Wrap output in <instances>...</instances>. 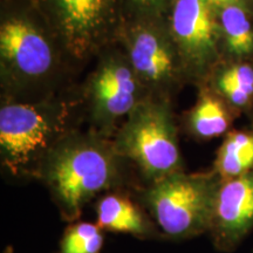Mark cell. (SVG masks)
<instances>
[{"label": "cell", "mask_w": 253, "mask_h": 253, "mask_svg": "<svg viewBox=\"0 0 253 253\" xmlns=\"http://www.w3.org/2000/svg\"><path fill=\"white\" fill-rule=\"evenodd\" d=\"M128 163L110 137L73 130L49 151L37 179L48 189L62 219L72 223L91 199L128 185Z\"/></svg>", "instance_id": "1"}, {"label": "cell", "mask_w": 253, "mask_h": 253, "mask_svg": "<svg viewBox=\"0 0 253 253\" xmlns=\"http://www.w3.org/2000/svg\"><path fill=\"white\" fill-rule=\"evenodd\" d=\"M63 52L36 5L11 8L0 24V67L5 99L39 101L52 96Z\"/></svg>", "instance_id": "2"}, {"label": "cell", "mask_w": 253, "mask_h": 253, "mask_svg": "<svg viewBox=\"0 0 253 253\" xmlns=\"http://www.w3.org/2000/svg\"><path fill=\"white\" fill-rule=\"evenodd\" d=\"M73 130V109L65 100L5 99L0 108L2 169L17 179H37L49 151Z\"/></svg>", "instance_id": "3"}, {"label": "cell", "mask_w": 253, "mask_h": 253, "mask_svg": "<svg viewBox=\"0 0 253 253\" xmlns=\"http://www.w3.org/2000/svg\"><path fill=\"white\" fill-rule=\"evenodd\" d=\"M221 181L213 169L182 170L138 188L137 199L164 238H195L210 231Z\"/></svg>", "instance_id": "4"}, {"label": "cell", "mask_w": 253, "mask_h": 253, "mask_svg": "<svg viewBox=\"0 0 253 253\" xmlns=\"http://www.w3.org/2000/svg\"><path fill=\"white\" fill-rule=\"evenodd\" d=\"M112 140L116 151L137 168L145 184L184 170L169 99L149 95L142 100Z\"/></svg>", "instance_id": "5"}, {"label": "cell", "mask_w": 253, "mask_h": 253, "mask_svg": "<svg viewBox=\"0 0 253 253\" xmlns=\"http://www.w3.org/2000/svg\"><path fill=\"white\" fill-rule=\"evenodd\" d=\"M67 58L84 61L120 36L123 0H36Z\"/></svg>", "instance_id": "6"}, {"label": "cell", "mask_w": 253, "mask_h": 253, "mask_svg": "<svg viewBox=\"0 0 253 253\" xmlns=\"http://www.w3.org/2000/svg\"><path fill=\"white\" fill-rule=\"evenodd\" d=\"M120 39L148 94L170 100L189 81L167 20L123 21Z\"/></svg>", "instance_id": "7"}, {"label": "cell", "mask_w": 253, "mask_h": 253, "mask_svg": "<svg viewBox=\"0 0 253 253\" xmlns=\"http://www.w3.org/2000/svg\"><path fill=\"white\" fill-rule=\"evenodd\" d=\"M101 54L87 84V110L93 130L112 137L119 123L149 94L125 49H104Z\"/></svg>", "instance_id": "8"}, {"label": "cell", "mask_w": 253, "mask_h": 253, "mask_svg": "<svg viewBox=\"0 0 253 253\" xmlns=\"http://www.w3.org/2000/svg\"><path fill=\"white\" fill-rule=\"evenodd\" d=\"M167 23L188 80L202 86L221 61L216 12L207 0H175Z\"/></svg>", "instance_id": "9"}, {"label": "cell", "mask_w": 253, "mask_h": 253, "mask_svg": "<svg viewBox=\"0 0 253 253\" xmlns=\"http://www.w3.org/2000/svg\"><path fill=\"white\" fill-rule=\"evenodd\" d=\"M253 230V170L223 179L218 190L210 235L218 251L230 253Z\"/></svg>", "instance_id": "10"}, {"label": "cell", "mask_w": 253, "mask_h": 253, "mask_svg": "<svg viewBox=\"0 0 253 253\" xmlns=\"http://www.w3.org/2000/svg\"><path fill=\"white\" fill-rule=\"evenodd\" d=\"M141 207L123 190L106 192L95 204L96 224L103 231L128 233L141 239L163 237L148 211Z\"/></svg>", "instance_id": "11"}, {"label": "cell", "mask_w": 253, "mask_h": 253, "mask_svg": "<svg viewBox=\"0 0 253 253\" xmlns=\"http://www.w3.org/2000/svg\"><path fill=\"white\" fill-rule=\"evenodd\" d=\"M239 114L211 89L202 84L195 106L185 118L186 130L199 141H209L225 136Z\"/></svg>", "instance_id": "12"}, {"label": "cell", "mask_w": 253, "mask_h": 253, "mask_svg": "<svg viewBox=\"0 0 253 253\" xmlns=\"http://www.w3.org/2000/svg\"><path fill=\"white\" fill-rule=\"evenodd\" d=\"M213 9L219 32L221 60L253 61V8L233 4Z\"/></svg>", "instance_id": "13"}, {"label": "cell", "mask_w": 253, "mask_h": 253, "mask_svg": "<svg viewBox=\"0 0 253 253\" xmlns=\"http://www.w3.org/2000/svg\"><path fill=\"white\" fill-rule=\"evenodd\" d=\"M204 84H208L239 115L253 109V61L221 60Z\"/></svg>", "instance_id": "14"}, {"label": "cell", "mask_w": 253, "mask_h": 253, "mask_svg": "<svg viewBox=\"0 0 253 253\" xmlns=\"http://www.w3.org/2000/svg\"><path fill=\"white\" fill-rule=\"evenodd\" d=\"M213 169L221 179L245 175L253 170V126L230 130L224 136L214 158Z\"/></svg>", "instance_id": "15"}, {"label": "cell", "mask_w": 253, "mask_h": 253, "mask_svg": "<svg viewBox=\"0 0 253 253\" xmlns=\"http://www.w3.org/2000/svg\"><path fill=\"white\" fill-rule=\"evenodd\" d=\"M103 239V230L97 224L77 221L63 233L59 253H100Z\"/></svg>", "instance_id": "16"}, {"label": "cell", "mask_w": 253, "mask_h": 253, "mask_svg": "<svg viewBox=\"0 0 253 253\" xmlns=\"http://www.w3.org/2000/svg\"><path fill=\"white\" fill-rule=\"evenodd\" d=\"M175 0H123V21L167 20Z\"/></svg>", "instance_id": "17"}, {"label": "cell", "mask_w": 253, "mask_h": 253, "mask_svg": "<svg viewBox=\"0 0 253 253\" xmlns=\"http://www.w3.org/2000/svg\"><path fill=\"white\" fill-rule=\"evenodd\" d=\"M207 2L212 8L223 7V6L233 5V4L245 5V6H249V7L253 8V0H207Z\"/></svg>", "instance_id": "18"}, {"label": "cell", "mask_w": 253, "mask_h": 253, "mask_svg": "<svg viewBox=\"0 0 253 253\" xmlns=\"http://www.w3.org/2000/svg\"><path fill=\"white\" fill-rule=\"evenodd\" d=\"M2 253H14V252H13V249H12L11 246H8V248H6L4 250V252H2Z\"/></svg>", "instance_id": "19"}, {"label": "cell", "mask_w": 253, "mask_h": 253, "mask_svg": "<svg viewBox=\"0 0 253 253\" xmlns=\"http://www.w3.org/2000/svg\"><path fill=\"white\" fill-rule=\"evenodd\" d=\"M249 116H250V119H251V121H252V126H253V109H252V112L249 114Z\"/></svg>", "instance_id": "20"}]
</instances>
